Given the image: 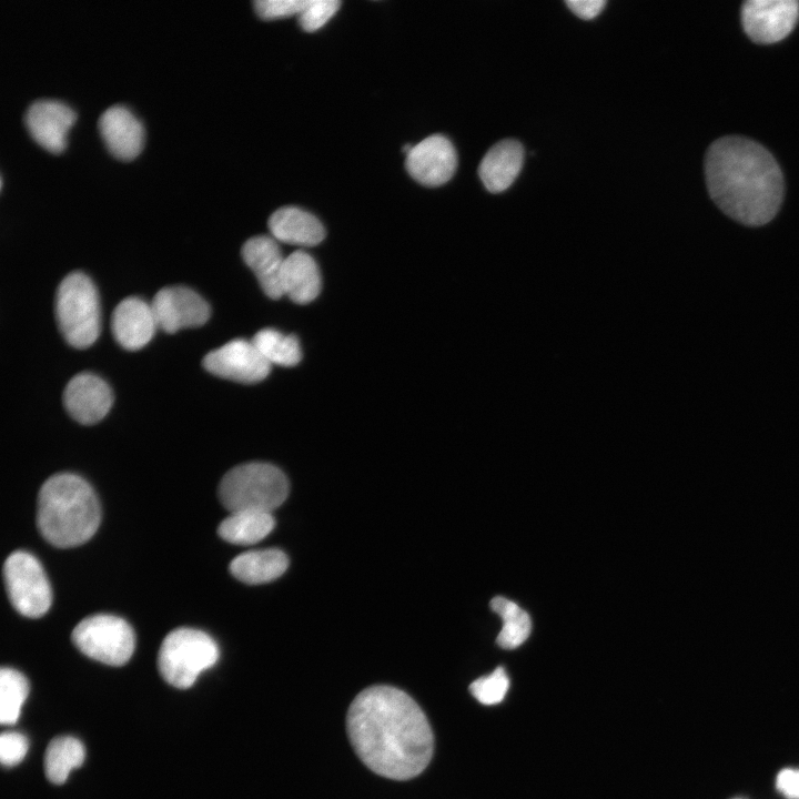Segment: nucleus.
I'll return each mask as SVG.
<instances>
[{
    "mask_svg": "<svg viewBox=\"0 0 799 799\" xmlns=\"http://www.w3.org/2000/svg\"><path fill=\"white\" fill-rule=\"evenodd\" d=\"M346 730L362 762L385 778L411 779L433 756V732L424 712L395 687L372 686L361 691L348 708Z\"/></svg>",
    "mask_w": 799,
    "mask_h": 799,
    "instance_id": "nucleus-1",
    "label": "nucleus"
},
{
    "mask_svg": "<svg viewBox=\"0 0 799 799\" xmlns=\"http://www.w3.org/2000/svg\"><path fill=\"white\" fill-rule=\"evenodd\" d=\"M714 202L730 218L762 225L778 212L783 195L781 170L770 152L744 136L716 140L705 158Z\"/></svg>",
    "mask_w": 799,
    "mask_h": 799,
    "instance_id": "nucleus-2",
    "label": "nucleus"
},
{
    "mask_svg": "<svg viewBox=\"0 0 799 799\" xmlns=\"http://www.w3.org/2000/svg\"><path fill=\"white\" fill-rule=\"evenodd\" d=\"M101 519L98 497L88 482L71 473L49 477L38 495L37 525L53 546L69 548L89 540Z\"/></svg>",
    "mask_w": 799,
    "mask_h": 799,
    "instance_id": "nucleus-3",
    "label": "nucleus"
},
{
    "mask_svg": "<svg viewBox=\"0 0 799 799\" xmlns=\"http://www.w3.org/2000/svg\"><path fill=\"white\" fill-rule=\"evenodd\" d=\"M218 494L230 513H271L286 499L289 482L283 472L272 464L246 463L235 466L223 476Z\"/></svg>",
    "mask_w": 799,
    "mask_h": 799,
    "instance_id": "nucleus-4",
    "label": "nucleus"
},
{
    "mask_svg": "<svg viewBox=\"0 0 799 799\" xmlns=\"http://www.w3.org/2000/svg\"><path fill=\"white\" fill-rule=\"evenodd\" d=\"M55 315L65 341L73 347L92 345L100 333V305L94 284L82 272L68 274L55 297Z\"/></svg>",
    "mask_w": 799,
    "mask_h": 799,
    "instance_id": "nucleus-5",
    "label": "nucleus"
},
{
    "mask_svg": "<svg viewBox=\"0 0 799 799\" xmlns=\"http://www.w3.org/2000/svg\"><path fill=\"white\" fill-rule=\"evenodd\" d=\"M219 647L206 633L181 627L163 639L158 667L163 679L180 689L191 687L199 675L219 659Z\"/></svg>",
    "mask_w": 799,
    "mask_h": 799,
    "instance_id": "nucleus-6",
    "label": "nucleus"
},
{
    "mask_svg": "<svg viewBox=\"0 0 799 799\" xmlns=\"http://www.w3.org/2000/svg\"><path fill=\"white\" fill-rule=\"evenodd\" d=\"M71 639L85 656L110 666L128 663L135 647L131 626L113 615H93L82 619L73 629Z\"/></svg>",
    "mask_w": 799,
    "mask_h": 799,
    "instance_id": "nucleus-7",
    "label": "nucleus"
},
{
    "mask_svg": "<svg viewBox=\"0 0 799 799\" xmlns=\"http://www.w3.org/2000/svg\"><path fill=\"white\" fill-rule=\"evenodd\" d=\"M2 573L9 600L18 613L38 618L48 611L52 601L51 587L33 555L13 552L6 559Z\"/></svg>",
    "mask_w": 799,
    "mask_h": 799,
    "instance_id": "nucleus-8",
    "label": "nucleus"
},
{
    "mask_svg": "<svg viewBox=\"0 0 799 799\" xmlns=\"http://www.w3.org/2000/svg\"><path fill=\"white\" fill-rule=\"evenodd\" d=\"M796 0H749L741 9L746 33L758 43H773L787 37L797 23Z\"/></svg>",
    "mask_w": 799,
    "mask_h": 799,
    "instance_id": "nucleus-9",
    "label": "nucleus"
},
{
    "mask_svg": "<svg viewBox=\"0 0 799 799\" xmlns=\"http://www.w3.org/2000/svg\"><path fill=\"white\" fill-rule=\"evenodd\" d=\"M203 367L216 376L240 383L260 382L271 370L253 342L240 338L208 353Z\"/></svg>",
    "mask_w": 799,
    "mask_h": 799,
    "instance_id": "nucleus-10",
    "label": "nucleus"
},
{
    "mask_svg": "<svg viewBox=\"0 0 799 799\" xmlns=\"http://www.w3.org/2000/svg\"><path fill=\"white\" fill-rule=\"evenodd\" d=\"M151 306L158 327L166 333L200 326L210 316L208 303L198 293L184 286L160 290L153 297Z\"/></svg>",
    "mask_w": 799,
    "mask_h": 799,
    "instance_id": "nucleus-11",
    "label": "nucleus"
},
{
    "mask_svg": "<svg viewBox=\"0 0 799 799\" xmlns=\"http://www.w3.org/2000/svg\"><path fill=\"white\" fill-rule=\"evenodd\" d=\"M406 170L413 179L427 186L446 183L457 166V155L452 142L444 135L433 134L406 154Z\"/></svg>",
    "mask_w": 799,
    "mask_h": 799,
    "instance_id": "nucleus-12",
    "label": "nucleus"
},
{
    "mask_svg": "<svg viewBox=\"0 0 799 799\" xmlns=\"http://www.w3.org/2000/svg\"><path fill=\"white\" fill-rule=\"evenodd\" d=\"M75 120V112L58 100L42 99L30 104L24 122L36 142L50 152H60L67 143V132Z\"/></svg>",
    "mask_w": 799,
    "mask_h": 799,
    "instance_id": "nucleus-13",
    "label": "nucleus"
},
{
    "mask_svg": "<svg viewBox=\"0 0 799 799\" xmlns=\"http://www.w3.org/2000/svg\"><path fill=\"white\" fill-rule=\"evenodd\" d=\"M109 385L91 373H80L67 384L63 403L68 413L81 424H94L102 419L112 405Z\"/></svg>",
    "mask_w": 799,
    "mask_h": 799,
    "instance_id": "nucleus-14",
    "label": "nucleus"
},
{
    "mask_svg": "<svg viewBox=\"0 0 799 799\" xmlns=\"http://www.w3.org/2000/svg\"><path fill=\"white\" fill-rule=\"evenodd\" d=\"M111 328L122 347L135 351L150 342L158 324L151 304L131 296L122 300L114 309Z\"/></svg>",
    "mask_w": 799,
    "mask_h": 799,
    "instance_id": "nucleus-15",
    "label": "nucleus"
},
{
    "mask_svg": "<svg viewBox=\"0 0 799 799\" xmlns=\"http://www.w3.org/2000/svg\"><path fill=\"white\" fill-rule=\"evenodd\" d=\"M98 127L109 151L122 160L133 159L143 144V127L131 110L121 104L109 107Z\"/></svg>",
    "mask_w": 799,
    "mask_h": 799,
    "instance_id": "nucleus-16",
    "label": "nucleus"
},
{
    "mask_svg": "<svg viewBox=\"0 0 799 799\" xmlns=\"http://www.w3.org/2000/svg\"><path fill=\"white\" fill-rule=\"evenodd\" d=\"M242 256L267 296L280 299L284 295L282 270L285 257L274 237L259 235L249 239L242 247Z\"/></svg>",
    "mask_w": 799,
    "mask_h": 799,
    "instance_id": "nucleus-17",
    "label": "nucleus"
},
{
    "mask_svg": "<svg viewBox=\"0 0 799 799\" xmlns=\"http://www.w3.org/2000/svg\"><path fill=\"white\" fill-rule=\"evenodd\" d=\"M523 161V145L513 139L502 140L484 155L478 168L479 178L489 192H503L517 178Z\"/></svg>",
    "mask_w": 799,
    "mask_h": 799,
    "instance_id": "nucleus-18",
    "label": "nucleus"
},
{
    "mask_svg": "<svg viewBox=\"0 0 799 799\" xmlns=\"http://www.w3.org/2000/svg\"><path fill=\"white\" fill-rule=\"evenodd\" d=\"M269 229L275 240L292 245L313 246L325 236L318 219L296 206L276 210L269 219Z\"/></svg>",
    "mask_w": 799,
    "mask_h": 799,
    "instance_id": "nucleus-19",
    "label": "nucleus"
},
{
    "mask_svg": "<svg viewBox=\"0 0 799 799\" xmlns=\"http://www.w3.org/2000/svg\"><path fill=\"white\" fill-rule=\"evenodd\" d=\"M284 295L293 302L306 304L320 293L321 276L316 262L306 252L297 250L285 257L282 270Z\"/></svg>",
    "mask_w": 799,
    "mask_h": 799,
    "instance_id": "nucleus-20",
    "label": "nucleus"
},
{
    "mask_svg": "<svg viewBox=\"0 0 799 799\" xmlns=\"http://www.w3.org/2000/svg\"><path fill=\"white\" fill-rule=\"evenodd\" d=\"M287 566V556L282 550L260 549L236 556L230 564V573L242 583L256 585L276 579Z\"/></svg>",
    "mask_w": 799,
    "mask_h": 799,
    "instance_id": "nucleus-21",
    "label": "nucleus"
},
{
    "mask_svg": "<svg viewBox=\"0 0 799 799\" xmlns=\"http://www.w3.org/2000/svg\"><path fill=\"white\" fill-rule=\"evenodd\" d=\"M271 513L241 510L230 513L219 527V536L236 545H251L265 538L274 528Z\"/></svg>",
    "mask_w": 799,
    "mask_h": 799,
    "instance_id": "nucleus-22",
    "label": "nucleus"
},
{
    "mask_svg": "<svg viewBox=\"0 0 799 799\" xmlns=\"http://www.w3.org/2000/svg\"><path fill=\"white\" fill-rule=\"evenodd\" d=\"M85 750L81 741L70 736L52 739L44 755L45 776L52 783H63L72 769L82 765Z\"/></svg>",
    "mask_w": 799,
    "mask_h": 799,
    "instance_id": "nucleus-23",
    "label": "nucleus"
},
{
    "mask_svg": "<svg viewBox=\"0 0 799 799\" xmlns=\"http://www.w3.org/2000/svg\"><path fill=\"white\" fill-rule=\"evenodd\" d=\"M490 608L503 621L502 630L497 636V644L505 649L520 646L529 636L532 620L529 615L516 603L496 596L490 601Z\"/></svg>",
    "mask_w": 799,
    "mask_h": 799,
    "instance_id": "nucleus-24",
    "label": "nucleus"
},
{
    "mask_svg": "<svg viewBox=\"0 0 799 799\" xmlns=\"http://www.w3.org/2000/svg\"><path fill=\"white\" fill-rule=\"evenodd\" d=\"M252 342L270 365L293 366L301 361L300 343L293 335L264 328L254 335Z\"/></svg>",
    "mask_w": 799,
    "mask_h": 799,
    "instance_id": "nucleus-25",
    "label": "nucleus"
},
{
    "mask_svg": "<svg viewBox=\"0 0 799 799\" xmlns=\"http://www.w3.org/2000/svg\"><path fill=\"white\" fill-rule=\"evenodd\" d=\"M29 694V682L18 670L3 667L0 670V721L13 725Z\"/></svg>",
    "mask_w": 799,
    "mask_h": 799,
    "instance_id": "nucleus-26",
    "label": "nucleus"
},
{
    "mask_svg": "<svg viewBox=\"0 0 799 799\" xmlns=\"http://www.w3.org/2000/svg\"><path fill=\"white\" fill-rule=\"evenodd\" d=\"M509 687L508 676L503 667H497L487 676L481 677L469 686L471 694L483 705L499 704Z\"/></svg>",
    "mask_w": 799,
    "mask_h": 799,
    "instance_id": "nucleus-27",
    "label": "nucleus"
},
{
    "mask_svg": "<svg viewBox=\"0 0 799 799\" xmlns=\"http://www.w3.org/2000/svg\"><path fill=\"white\" fill-rule=\"evenodd\" d=\"M338 0H309L299 14V23L303 30L313 32L323 27L338 10Z\"/></svg>",
    "mask_w": 799,
    "mask_h": 799,
    "instance_id": "nucleus-28",
    "label": "nucleus"
},
{
    "mask_svg": "<svg viewBox=\"0 0 799 799\" xmlns=\"http://www.w3.org/2000/svg\"><path fill=\"white\" fill-rule=\"evenodd\" d=\"M309 0H256L254 8L263 19H279L300 14Z\"/></svg>",
    "mask_w": 799,
    "mask_h": 799,
    "instance_id": "nucleus-29",
    "label": "nucleus"
},
{
    "mask_svg": "<svg viewBox=\"0 0 799 799\" xmlns=\"http://www.w3.org/2000/svg\"><path fill=\"white\" fill-rule=\"evenodd\" d=\"M27 738L13 731L3 732L0 736V760L6 767L18 765L27 755Z\"/></svg>",
    "mask_w": 799,
    "mask_h": 799,
    "instance_id": "nucleus-30",
    "label": "nucleus"
},
{
    "mask_svg": "<svg viewBox=\"0 0 799 799\" xmlns=\"http://www.w3.org/2000/svg\"><path fill=\"white\" fill-rule=\"evenodd\" d=\"M776 787L788 799H799V769H782L776 778Z\"/></svg>",
    "mask_w": 799,
    "mask_h": 799,
    "instance_id": "nucleus-31",
    "label": "nucleus"
},
{
    "mask_svg": "<svg viewBox=\"0 0 799 799\" xmlns=\"http://www.w3.org/2000/svg\"><path fill=\"white\" fill-rule=\"evenodd\" d=\"M568 8L581 19L597 17L606 4L604 0H568Z\"/></svg>",
    "mask_w": 799,
    "mask_h": 799,
    "instance_id": "nucleus-32",
    "label": "nucleus"
}]
</instances>
